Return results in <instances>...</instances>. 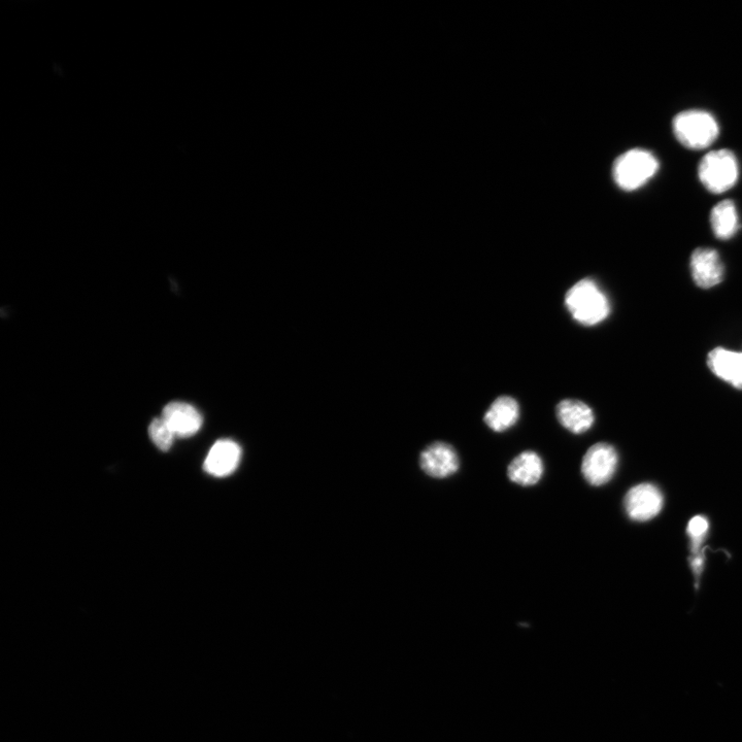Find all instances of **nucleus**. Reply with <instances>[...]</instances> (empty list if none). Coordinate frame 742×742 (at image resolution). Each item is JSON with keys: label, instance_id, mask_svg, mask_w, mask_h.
<instances>
[{"label": "nucleus", "instance_id": "nucleus-1", "mask_svg": "<svg viewBox=\"0 0 742 742\" xmlns=\"http://www.w3.org/2000/svg\"><path fill=\"white\" fill-rule=\"evenodd\" d=\"M565 305L573 319L588 327L603 322L611 314L609 298L590 279H584L568 290Z\"/></svg>", "mask_w": 742, "mask_h": 742}, {"label": "nucleus", "instance_id": "nucleus-2", "mask_svg": "<svg viewBox=\"0 0 742 742\" xmlns=\"http://www.w3.org/2000/svg\"><path fill=\"white\" fill-rule=\"evenodd\" d=\"M672 129L678 141L691 150H703L712 146L720 132L715 117L698 110L678 114L673 119Z\"/></svg>", "mask_w": 742, "mask_h": 742}, {"label": "nucleus", "instance_id": "nucleus-3", "mask_svg": "<svg viewBox=\"0 0 742 742\" xmlns=\"http://www.w3.org/2000/svg\"><path fill=\"white\" fill-rule=\"evenodd\" d=\"M659 171V161L650 151L633 149L615 162L613 176L616 184L625 191L645 186Z\"/></svg>", "mask_w": 742, "mask_h": 742}, {"label": "nucleus", "instance_id": "nucleus-4", "mask_svg": "<svg viewBox=\"0 0 742 742\" xmlns=\"http://www.w3.org/2000/svg\"><path fill=\"white\" fill-rule=\"evenodd\" d=\"M698 176L708 191L722 194L737 183L739 176L737 159L726 149L708 153L699 164Z\"/></svg>", "mask_w": 742, "mask_h": 742}, {"label": "nucleus", "instance_id": "nucleus-5", "mask_svg": "<svg viewBox=\"0 0 742 742\" xmlns=\"http://www.w3.org/2000/svg\"><path fill=\"white\" fill-rule=\"evenodd\" d=\"M619 464L616 449L609 444H596L585 454L582 461L584 479L595 487L609 483L615 476Z\"/></svg>", "mask_w": 742, "mask_h": 742}, {"label": "nucleus", "instance_id": "nucleus-6", "mask_svg": "<svg viewBox=\"0 0 742 742\" xmlns=\"http://www.w3.org/2000/svg\"><path fill=\"white\" fill-rule=\"evenodd\" d=\"M663 495L652 484H642L629 490L625 497L627 515L634 521L645 522L655 518L662 510Z\"/></svg>", "mask_w": 742, "mask_h": 742}, {"label": "nucleus", "instance_id": "nucleus-7", "mask_svg": "<svg viewBox=\"0 0 742 742\" xmlns=\"http://www.w3.org/2000/svg\"><path fill=\"white\" fill-rule=\"evenodd\" d=\"M420 466L425 474L433 479H447L456 474L460 460L451 445L436 442L422 452Z\"/></svg>", "mask_w": 742, "mask_h": 742}, {"label": "nucleus", "instance_id": "nucleus-8", "mask_svg": "<svg viewBox=\"0 0 742 742\" xmlns=\"http://www.w3.org/2000/svg\"><path fill=\"white\" fill-rule=\"evenodd\" d=\"M690 266L695 284L702 289H711L723 281L724 265L714 249H696L691 256Z\"/></svg>", "mask_w": 742, "mask_h": 742}, {"label": "nucleus", "instance_id": "nucleus-9", "mask_svg": "<svg viewBox=\"0 0 742 742\" xmlns=\"http://www.w3.org/2000/svg\"><path fill=\"white\" fill-rule=\"evenodd\" d=\"M242 458V449L239 444L231 440H220L210 450L205 470L216 478H225L238 469Z\"/></svg>", "mask_w": 742, "mask_h": 742}, {"label": "nucleus", "instance_id": "nucleus-10", "mask_svg": "<svg viewBox=\"0 0 742 742\" xmlns=\"http://www.w3.org/2000/svg\"><path fill=\"white\" fill-rule=\"evenodd\" d=\"M161 418L179 437L196 434L204 423L200 413L191 404L184 402L168 403Z\"/></svg>", "mask_w": 742, "mask_h": 742}, {"label": "nucleus", "instance_id": "nucleus-11", "mask_svg": "<svg viewBox=\"0 0 742 742\" xmlns=\"http://www.w3.org/2000/svg\"><path fill=\"white\" fill-rule=\"evenodd\" d=\"M707 364L718 378L742 390V352L716 348L708 354Z\"/></svg>", "mask_w": 742, "mask_h": 742}, {"label": "nucleus", "instance_id": "nucleus-12", "mask_svg": "<svg viewBox=\"0 0 742 742\" xmlns=\"http://www.w3.org/2000/svg\"><path fill=\"white\" fill-rule=\"evenodd\" d=\"M560 424L573 434H583L594 424L593 410L587 403L576 399L562 400L557 406Z\"/></svg>", "mask_w": 742, "mask_h": 742}, {"label": "nucleus", "instance_id": "nucleus-13", "mask_svg": "<svg viewBox=\"0 0 742 742\" xmlns=\"http://www.w3.org/2000/svg\"><path fill=\"white\" fill-rule=\"evenodd\" d=\"M544 471L545 466L541 456L535 452L526 451L510 463L508 476L513 483L530 487L542 480Z\"/></svg>", "mask_w": 742, "mask_h": 742}, {"label": "nucleus", "instance_id": "nucleus-14", "mask_svg": "<svg viewBox=\"0 0 742 742\" xmlns=\"http://www.w3.org/2000/svg\"><path fill=\"white\" fill-rule=\"evenodd\" d=\"M520 418V407L516 399L510 396H500L487 411L484 421L495 432H503L512 428Z\"/></svg>", "mask_w": 742, "mask_h": 742}, {"label": "nucleus", "instance_id": "nucleus-15", "mask_svg": "<svg viewBox=\"0 0 742 742\" xmlns=\"http://www.w3.org/2000/svg\"><path fill=\"white\" fill-rule=\"evenodd\" d=\"M711 224L718 239L730 240L739 228L738 213L731 200H723L713 209Z\"/></svg>", "mask_w": 742, "mask_h": 742}, {"label": "nucleus", "instance_id": "nucleus-16", "mask_svg": "<svg viewBox=\"0 0 742 742\" xmlns=\"http://www.w3.org/2000/svg\"><path fill=\"white\" fill-rule=\"evenodd\" d=\"M149 435L154 445L166 452L173 446L175 433L162 418L154 419L149 426Z\"/></svg>", "mask_w": 742, "mask_h": 742}, {"label": "nucleus", "instance_id": "nucleus-17", "mask_svg": "<svg viewBox=\"0 0 742 742\" xmlns=\"http://www.w3.org/2000/svg\"><path fill=\"white\" fill-rule=\"evenodd\" d=\"M708 531V522L704 517H694L688 525V534L692 538L693 549L696 552Z\"/></svg>", "mask_w": 742, "mask_h": 742}]
</instances>
